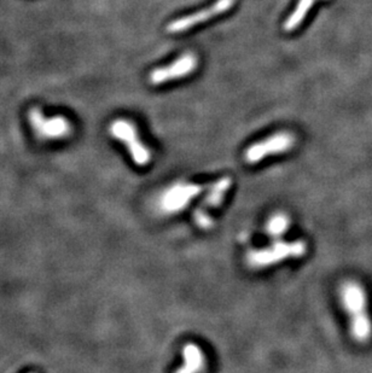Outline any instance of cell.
<instances>
[{"label":"cell","instance_id":"obj_5","mask_svg":"<svg viewBox=\"0 0 372 373\" xmlns=\"http://www.w3.org/2000/svg\"><path fill=\"white\" fill-rule=\"evenodd\" d=\"M110 132L114 138L123 141V144L127 146L132 159L137 166L144 167L149 164L151 159L150 151L138 137V131L133 123L128 122L126 120H116L111 125Z\"/></svg>","mask_w":372,"mask_h":373},{"label":"cell","instance_id":"obj_1","mask_svg":"<svg viewBox=\"0 0 372 373\" xmlns=\"http://www.w3.org/2000/svg\"><path fill=\"white\" fill-rule=\"evenodd\" d=\"M342 305L348 315L350 333L355 342L368 343L372 338V320L369 315L368 295L362 284L347 280L340 287Z\"/></svg>","mask_w":372,"mask_h":373},{"label":"cell","instance_id":"obj_4","mask_svg":"<svg viewBox=\"0 0 372 373\" xmlns=\"http://www.w3.org/2000/svg\"><path fill=\"white\" fill-rule=\"evenodd\" d=\"M203 187L192 182H177L167 189L160 198V209L164 214H177L185 209Z\"/></svg>","mask_w":372,"mask_h":373},{"label":"cell","instance_id":"obj_8","mask_svg":"<svg viewBox=\"0 0 372 373\" xmlns=\"http://www.w3.org/2000/svg\"><path fill=\"white\" fill-rule=\"evenodd\" d=\"M196 67H197L196 56L191 52L184 54L180 58L174 61L167 67L153 70L150 74V82L153 85H161L164 82L185 78L195 70Z\"/></svg>","mask_w":372,"mask_h":373},{"label":"cell","instance_id":"obj_3","mask_svg":"<svg viewBox=\"0 0 372 373\" xmlns=\"http://www.w3.org/2000/svg\"><path fill=\"white\" fill-rule=\"evenodd\" d=\"M231 177H225L219 179L218 182H214L212 186L209 187L208 192L205 198L202 200L194 213V221L197 228L201 230H209L213 226V216L212 212L218 209L220 205H223L224 200L226 197L227 192L231 189Z\"/></svg>","mask_w":372,"mask_h":373},{"label":"cell","instance_id":"obj_11","mask_svg":"<svg viewBox=\"0 0 372 373\" xmlns=\"http://www.w3.org/2000/svg\"><path fill=\"white\" fill-rule=\"evenodd\" d=\"M314 3H316V0H299V3L296 5V9L291 13L290 16L283 24V29L286 32H294L296 28L304 22V19H306L309 10L312 9Z\"/></svg>","mask_w":372,"mask_h":373},{"label":"cell","instance_id":"obj_9","mask_svg":"<svg viewBox=\"0 0 372 373\" xmlns=\"http://www.w3.org/2000/svg\"><path fill=\"white\" fill-rule=\"evenodd\" d=\"M29 122L39 136L49 139L67 137L72 129L70 122L63 116L46 118L40 110L38 109L29 113Z\"/></svg>","mask_w":372,"mask_h":373},{"label":"cell","instance_id":"obj_12","mask_svg":"<svg viewBox=\"0 0 372 373\" xmlns=\"http://www.w3.org/2000/svg\"><path fill=\"white\" fill-rule=\"evenodd\" d=\"M290 226V218L284 213H277L272 215L266 225V232L268 236L279 241L283 235H286L288 228Z\"/></svg>","mask_w":372,"mask_h":373},{"label":"cell","instance_id":"obj_2","mask_svg":"<svg viewBox=\"0 0 372 373\" xmlns=\"http://www.w3.org/2000/svg\"><path fill=\"white\" fill-rule=\"evenodd\" d=\"M307 243L304 241H276L271 246L249 251L247 254V264L254 269H265L277 264L284 260L299 259L306 255Z\"/></svg>","mask_w":372,"mask_h":373},{"label":"cell","instance_id":"obj_10","mask_svg":"<svg viewBox=\"0 0 372 373\" xmlns=\"http://www.w3.org/2000/svg\"><path fill=\"white\" fill-rule=\"evenodd\" d=\"M184 363L176 373H202L206 369V355L195 343H187L183 349Z\"/></svg>","mask_w":372,"mask_h":373},{"label":"cell","instance_id":"obj_7","mask_svg":"<svg viewBox=\"0 0 372 373\" xmlns=\"http://www.w3.org/2000/svg\"><path fill=\"white\" fill-rule=\"evenodd\" d=\"M235 4H236V0H218L217 3L210 5L207 9L201 10L199 13L184 16L182 19H178L169 23L167 26V32L171 33V34L186 32L197 24L207 22L209 19H214L219 15L225 14Z\"/></svg>","mask_w":372,"mask_h":373},{"label":"cell","instance_id":"obj_6","mask_svg":"<svg viewBox=\"0 0 372 373\" xmlns=\"http://www.w3.org/2000/svg\"><path fill=\"white\" fill-rule=\"evenodd\" d=\"M295 145V138L288 132H279L255 143L245 151V161L249 164H259L268 156L279 155Z\"/></svg>","mask_w":372,"mask_h":373}]
</instances>
